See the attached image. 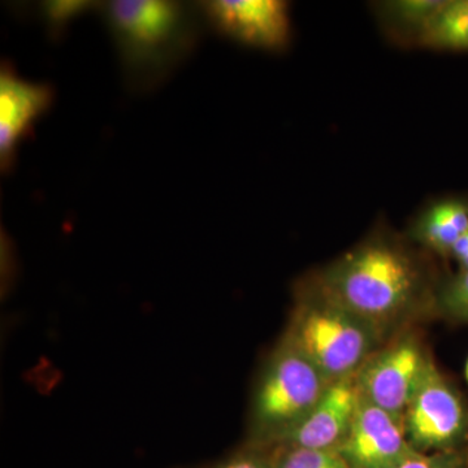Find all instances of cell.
I'll return each instance as SVG.
<instances>
[{
    "instance_id": "2e32d148",
    "label": "cell",
    "mask_w": 468,
    "mask_h": 468,
    "mask_svg": "<svg viewBox=\"0 0 468 468\" xmlns=\"http://www.w3.org/2000/svg\"><path fill=\"white\" fill-rule=\"evenodd\" d=\"M101 3L81 2V0H55L43 2L39 5L43 24L48 27V33L54 38L66 34L68 27L79 17L84 16L94 9H100Z\"/></svg>"
},
{
    "instance_id": "7a4b0ae2",
    "label": "cell",
    "mask_w": 468,
    "mask_h": 468,
    "mask_svg": "<svg viewBox=\"0 0 468 468\" xmlns=\"http://www.w3.org/2000/svg\"><path fill=\"white\" fill-rule=\"evenodd\" d=\"M126 88L146 94L162 88L192 57L201 36L199 5L169 0L101 3Z\"/></svg>"
},
{
    "instance_id": "e0dca14e",
    "label": "cell",
    "mask_w": 468,
    "mask_h": 468,
    "mask_svg": "<svg viewBox=\"0 0 468 468\" xmlns=\"http://www.w3.org/2000/svg\"><path fill=\"white\" fill-rule=\"evenodd\" d=\"M399 468H468V446L455 451L417 452Z\"/></svg>"
},
{
    "instance_id": "30bf717a",
    "label": "cell",
    "mask_w": 468,
    "mask_h": 468,
    "mask_svg": "<svg viewBox=\"0 0 468 468\" xmlns=\"http://www.w3.org/2000/svg\"><path fill=\"white\" fill-rule=\"evenodd\" d=\"M359 401L356 374L332 381L315 408L272 445L337 452L349 435Z\"/></svg>"
},
{
    "instance_id": "7c38bea8",
    "label": "cell",
    "mask_w": 468,
    "mask_h": 468,
    "mask_svg": "<svg viewBox=\"0 0 468 468\" xmlns=\"http://www.w3.org/2000/svg\"><path fill=\"white\" fill-rule=\"evenodd\" d=\"M445 0H389L375 5L385 32L401 42L419 45L424 30Z\"/></svg>"
},
{
    "instance_id": "ba28073f",
    "label": "cell",
    "mask_w": 468,
    "mask_h": 468,
    "mask_svg": "<svg viewBox=\"0 0 468 468\" xmlns=\"http://www.w3.org/2000/svg\"><path fill=\"white\" fill-rule=\"evenodd\" d=\"M55 90L48 82L33 81L17 73L9 61L0 69V168L14 171L18 150L48 113Z\"/></svg>"
},
{
    "instance_id": "8fae6325",
    "label": "cell",
    "mask_w": 468,
    "mask_h": 468,
    "mask_svg": "<svg viewBox=\"0 0 468 468\" xmlns=\"http://www.w3.org/2000/svg\"><path fill=\"white\" fill-rule=\"evenodd\" d=\"M468 230V202L445 198L431 203L415 218L410 239L421 248L449 258L461 237Z\"/></svg>"
},
{
    "instance_id": "277c9868",
    "label": "cell",
    "mask_w": 468,
    "mask_h": 468,
    "mask_svg": "<svg viewBox=\"0 0 468 468\" xmlns=\"http://www.w3.org/2000/svg\"><path fill=\"white\" fill-rule=\"evenodd\" d=\"M332 381L286 338L261 372L251 408L252 436L272 445L306 417Z\"/></svg>"
},
{
    "instance_id": "5b68a950",
    "label": "cell",
    "mask_w": 468,
    "mask_h": 468,
    "mask_svg": "<svg viewBox=\"0 0 468 468\" xmlns=\"http://www.w3.org/2000/svg\"><path fill=\"white\" fill-rule=\"evenodd\" d=\"M403 428L410 445L418 452L468 446V403L433 359L403 415Z\"/></svg>"
},
{
    "instance_id": "ac0fdd59",
    "label": "cell",
    "mask_w": 468,
    "mask_h": 468,
    "mask_svg": "<svg viewBox=\"0 0 468 468\" xmlns=\"http://www.w3.org/2000/svg\"><path fill=\"white\" fill-rule=\"evenodd\" d=\"M217 468H272L270 460L261 457L257 452H243L218 464Z\"/></svg>"
},
{
    "instance_id": "5bb4252c",
    "label": "cell",
    "mask_w": 468,
    "mask_h": 468,
    "mask_svg": "<svg viewBox=\"0 0 468 468\" xmlns=\"http://www.w3.org/2000/svg\"><path fill=\"white\" fill-rule=\"evenodd\" d=\"M433 311L452 322L468 324V271H460L439 282Z\"/></svg>"
},
{
    "instance_id": "9a60e30c",
    "label": "cell",
    "mask_w": 468,
    "mask_h": 468,
    "mask_svg": "<svg viewBox=\"0 0 468 468\" xmlns=\"http://www.w3.org/2000/svg\"><path fill=\"white\" fill-rule=\"evenodd\" d=\"M270 462L272 468H350L337 452L297 446H275Z\"/></svg>"
},
{
    "instance_id": "52a82bcc",
    "label": "cell",
    "mask_w": 468,
    "mask_h": 468,
    "mask_svg": "<svg viewBox=\"0 0 468 468\" xmlns=\"http://www.w3.org/2000/svg\"><path fill=\"white\" fill-rule=\"evenodd\" d=\"M199 8L218 33L249 48L282 51L291 42V7L282 0H211Z\"/></svg>"
},
{
    "instance_id": "9c48e42d",
    "label": "cell",
    "mask_w": 468,
    "mask_h": 468,
    "mask_svg": "<svg viewBox=\"0 0 468 468\" xmlns=\"http://www.w3.org/2000/svg\"><path fill=\"white\" fill-rule=\"evenodd\" d=\"M337 452L350 468H399L418 452L406 439L402 419L360 397L349 435Z\"/></svg>"
},
{
    "instance_id": "6da1fadb",
    "label": "cell",
    "mask_w": 468,
    "mask_h": 468,
    "mask_svg": "<svg viewBox=\"0 0 468 468\" xmlns=\"http://www.w3.org/2000/svg\"><path fill=\"white\" fill-rule=\"evenodd\" d=\"M314 279L329 297L383 335L419 311H433L439 286L420 255L384 229L345 252Z\"/></svg>"
},
{
    "instance_id": "3957f363",
    "label": "cell",
    "mask_w": 468,
    "mask_h": 468,
    "mask_svg": "<svg viewBox=\"0 0 468 468\" xmlns=\"http://www.w3.org/2000/svg\"><path fill=\"white\" fill-rule=\"evenodd\" d=\"M285 338L335 381L356 375L378 350L384 335L329 297L310 277L298 289Z\"/></svg>"
},
{
    "instance_id": "8992f818",
    "label": "cell",
    "mask_w": 468,
    "mask_h": 468,
    "mask_svg": "<svg viewBox=\"0 0 468 468\" xmlns=\"http://www.w3.org/2000/svg\"><path fill=\"white\" fill-rule=\"evenodd\" d=\"M431 360L417 335H399L356 372L360 397L403 420Z\"/></svg>"
},
{
    "instance_id": "d6986e66",
    "label": "cell",
    "mask_w": 468,
    "mask_h": 468,
    "mask_svg": "<svg viewBox=\"0 0 468 468\" xmlns=\"http://www.w3.org/2000/svg\"><path fill=\"white\" fill-rule=\"evenodd\" d=\"M451 258L460 264V271H468V230L452 249Z\"/></svg>"
},
{
    "instance_id": "4fadbf2b",
    "label": "cell",
    "mask_w": 468,
    "mask_h": 468,
    "mask_svg": "<svg viewBox=\"0 0 468 468\" xmlns=\"http://www.w3.org/2000/svg\"><path fill=\"white\" fill-rule=\"evenodd\" d=\"M419 46L437 50H468V0H445L428 24Z\"/></svg>"
},
{
    "instance_id": "ffe728a7",
    "label": "cell",
    "mask_w": 468,
    "mask_h": 468,
    "mask_svg": "<svg viewBox=\"0 0 468 468\" xmlns=\"http://www.w3.org/2000/svg\"><path fill=\"white\" fill-rule=\"evenodd\" d=\"M466 378H467V381H468V360H467V365H466Z\"/></svg>"
}]
</instances>
